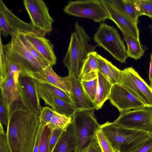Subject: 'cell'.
Returning <instances> with one entry per match:
<instances>
[{"mask_svg":"<svg viewBox=\"0 0 152 152\" xmlns=\"http://www.w3.org/2000/svg\"><path fill=\"white\" fill-rule=\"evenodd\" d=\"M5 58L8 72L10 71L12 73L15 81L17 84L20 74L22 71V69L17 63L9 59L5 56Z\"/></svg>","mask_w":152,"mask_h":152,"instance_id":"obj_37","label":"cell"},{"mask_svg":"<svg viewBox=\"0 0 152 152\" xmlns=\"http://www.w3.org/2000/svg\"><path fill=\"white\" fill-rule=\"evenodd\" d=\"M151 33H152V28H151Z\"/></svg>","mask_w":152,"mask_h":152,"instance_id":"obj_46","label":"cell"},{"mask_svg":"<svg viewBox=\"0 0 152 152\" xmlns=\"http://www.w3.org/2000/svg\"><path fill=\"white\" fill-rule=\"evenodd\" d=\"M97 59L99 71L112 85L119 83L121 70L98 54Z\"/></svg>","mask_w":152,"mask_h":152,"instance_id":"obj_20","label":"cell"},{"mask_svg":"<svg viewBox=\"0 0 152 152\" xmlns=\"http://www.w3.org/2000/svg\"><path fill=\"white\" fill-rule=\"evenodd\" d=\"M24 74L33 78L38 82L48 83L57 87L70 96L71 87L69 76L60 77L54 72L52 66L50 65L39 72Z\"/></svg>","mask_w":152,"mask_h":152,"instance_id":"obj_15","label":"cell"},{"mask_svg":"<svg viewBox=\"0 0 152 152\" xmlns=\"http://www.w3.org/2000/svg\"><path fill=\"white\" fill-rule=\"evenodd\" d=\"M142 15L152 18V2L151 0H134Z\"/></svg>","mask_w":152,"mask_h":152,"instance_id":"obj_33","label":"cell"},{"mask_svg":"<svg viewBox=\"0 0 152 152\" xmlns=\"http://www.w3.org/2000/svg\"><path fill=\"white\" fill-rule=\"evenodd\" d=\"M52 130L43 126L41 135L38 152H48L50 139Z\"/></svg>","mask_w":152,"mask_h":152,"instance_id":"obj_31","label":"cell"},{"mask_svg":"<svg viewBox=\"0 0 152 152\" xmlns=\"http://www.w3.org/2000/svg\"><path fill=\"white\" fill-rule=\"evenodd\" d=\"M23 3L37 33L44 36L52 31L54 21L45 3L42 0H24Z\"/></svg>","mask_w":152,"mask_h":152,"instance_id":"obj_8","label":"cell"},{"mask_svg":"<svg viewBox=\"0 0 152 152\" xmlns=\"http://www.w3.org/2000/svg\"><path fill=\"white\" fill-rule=\"evenodd\" d=\"M80 152H102L95 138L86 148Z\"/></svg>","mask_w":152,"mask_h":152,"instance_id":"obj_40","label":"cell"},{"mask_svg":"<svg viewBox=\"0 0 152 152\" xmlns=\"http://www.w3.org/2000/svg\"><path fill=\"white\" fill-rule=\"evenodd\" d=\"M24 36L26 45L30 53L35 59L41 65L43 69H44L50 66L49 63L39 53L26 37L25 35Z\"/></svg>","mask_w":152,"mask_h":152,"instance_id":"obj_32","label":"cell"},{"mask_svg":"<svg viewBox=\"0 0 152 152\" xmlns=\"http://www.w3.org/2000/svg\"><path fill=\"white\" fill-rule=\"evenodd\" d=\"M26 37L39 53L52 66L56 62L57 58L53 50V45L48 39L35 32L24 34Z\"/></svg>","mask_w":152,"mask_h":152,"instance_id":"obj_17","label":"cell"},{"mask_svg":"<svg viewBox=\"0 0 152 152\" xmlns=\"http://www.w3.org/2000/svg\"><path fill=\"white\" fill-rule=\"evenodd\" d=\"M0 96V122L7 127L9 118L8 107L1 92Z\"/></svg>","mask_w":152,"mask_h":152,"instance_id":"obj_34","label":"cell"},{"mask_svg":"<svg viewBox=\"0 0 152 152\" xmlns=\"http://www.w3.org/2000/svg\"><path fill=\"white\" fill-rule=\"evenodd\" d=\"M108 99L120 113L146 107L139 98L119 83L113 85Z\"/></svg>","mask_w":152,"mask_h":152,"instance_id":"obj_12","label":"cell"},{"mask_svg":"<svg viewBox=\"0 0 152 152\" xmlns=\"http://www.w3.org/2000/svg\"><path fill=\"white\" fill-rule=\"evenodd\" d=\"M146 107L152 106V89L132 67L121 70L119 82Z\"/></svg>","mask_w":152,"mask_h":152,"instance_id":"obj_9","label":"cell"},{"mask_svg":"<svg viewBox=\"0 0 152 152\" xmlns=\"http://www.w3.org/2000/svg\"><path fill=\"white\" fill-rule=\"evenodd\" d=\"M39 124V115L30 109L10 117L6 133L10 152H31Z\"/></svg>","mask_w":152,"mask_h":152,"instance_id":"obj_1","label":"cell"},{"mask_svg":"<svg viewBox=\"0 0 152 152\" xmlns=\"http://www.w3.org/2000/svg\"><path fill=\"white\" fill-rule=\"evenodd\" d=\"M81 81L86 94L90 99L94 103L98 84L97 77L92 79Z\"/></svg>","mask_w":152,"mask_h":152,"instance_id":"obj_28","label":"cell"},{"mask_svg":"<svg viewBox=\"0 0 152 152\" xmlns=\"http://www.w3.org/2000/svg\"><path fill=\"white\" fill-rule=\"evenodd\" d=\"M8 71L5 60V53L1 38L0 39V83L6 77Z\"/></svg>","mask_w":152,"mask_h":152,"instance_id":"obj_36","label":"cell"},{"mask_svg":"<svg viewBox=\"0 0 152 152\" xmlns=\"http://www.w3.org/2000/svg\"><path fill=\"white\" fill-rule=\"evenodd\" d=\"M95 139L102 152H116L100 128L96 132Z\"/></svg>","mask_w":152,"mask_h":152,"instance_id":"obj_30","label":"cell"},{"mask_svg":"<svg viewBox=\"0 0 152 152\" xmlns=\"http://www.w3.org/2000/svg\"><path fill=\"white\" fill-rule=\"evenodd\" d=\"M0 31L4 37L9 35L12 36L19 32L37 33L31 23L25 22L19 18L7 8L2 0H0Z\"/></svg>","mask_w":152,"mask_h":152,"instance_id":"obj_11","label":"cell"},{"mask_svg":"<svg viewBox=\"0 0 152 152\" xmlns=\"http://www.w3.org/2000/svg\"><path fill=\"white\" fill-rule=\"evenodd\" d=\"M122 2L125 15L132 22L137 24L138 18L142 15L134 0H122Z\"/></svg>","mask_w":152,"mask_h":152,"instance_id":"obj_26","label":"cell"},{"mask_svg":"<svg viewBox=\"0 0 152 152\" xmlns=\"http://www.w3.org/2000/svg\"><path fill=\"white\" fill-rule=\"evenodd\" d=\"M98 84L94 103L96 109H101L104 102L108 99L112 85L98 71L97 73Z\"/></svg>","mask_w":152,"mask_h":152,"instance_id":"obj_21","label":"cell"},{"mask_svg":"<svg viewBox=\"0 0 152 152\" xmlns=\"http://www.w3.org/2000/svg\"><path fill=\"white\" fill-rule=\"evenodd\" d=\"M64 130L56 129L52 131L49 140L48 152H52Z\"/></svg>","mask_w":152,"mask_h":152,"instance_id":"obj_39","label":"cell"},{"mask_svg":"<svg viewBox=\"0 0 152 152\" xmlns=\"http://www.w3.org/2000/svg\"><path fill=\"white\" fill-rule=\"evenodd\" d=\"M151 1L152 2V0H151Z\"/></svg>","mask_w":152,"mask_h":152,"instance_id":"obj_47","label":"cell"},{"mask_svg":"<svg viewBox=\"0 0 152 152\" xmlns=\"http://www.w3.org/2000/svg\"><path fill=\"white\" fill-rule=\"evenodd\" d=\"M100 128L116 152H132L152 136L148 132L124 128L107 121Z\"/></svg>","mask_w":152,"mask_h":152,"instance_id":"obj_3","label":"cell"},{"mask_svg":"<svg viewBox=\"0 0 152 152\" xmlns=\"http://www.w3.org/2000/svg\"><path fill=\"white\" fill-rule=\"evenodd\" d=\"M8 109L10 118L16 111L27 110L31 109L24 102L19 92L9 104Z\"/></svg>","mask_w":152,"mask_h":152,"instance_id":"obj_29","label":"cell"},{"mask_svg":"<svg viewBox=\"0 0 152 152\" xmlns=\"http://www.w3.org/2000/svg\"><path fill=\"white\" fill-rule=\"evenodd\" d=\"M64 11L68 15L90 19L96 22H103L110 17L102 0L70 1Z\"/></svg>","mask_w":152,"mask_h":152,"instance_id":"obj_7","label":"cell"},{"mask_svg":"<svg viewBox=\"0 0 152 152\" xmlns=\"http://www.w3.org/2000/svg\"><path fill=\"white\" fill-rule=\"evenodd\" d=\"M150 87L152 89V83L150 85Z\"/></svg>","mask_w":152,"mask_h":152,"instance_id":"obj_45","label":"cell"},{"mask_svg":"<svg viewBox=\"0 0 152 152\" xmlns=\"http://www.w3.org/2000/svg\"><path fill=\"white\" fill-rule=\"evenodd\" d=\"M109 2L117 10L119 11L123 12L122 0H108Z\"/></svg>","mask_w":152,"mask_h":152,"instance_id":"obj_43","label":"cell"},{"mask_svg":"<svg viewBox=\"0 0 152 152\" xmlns=\"http://www.w3.org/2000/svg\"><path fill=\"white\" fill-rule=\"evenodd\" d=\"M1 93L8 107L12 100L19 92L17 84L14 80L13 75L11 71H8L7 75L0 83Z\"/></svg>","mask_w":152,"mask_h":152,"instance_id":"obj_22","label":"cell"},{"mask_svg":"<svg viewBox=\"0 0 152 152\" xmlns=\"http://www.w3.org/2000/svg\"><path fill=\"white\" fill-rule=\"evenodd\" d=\"M43 125L39 124L37 130L34 144L31 152H38L39 147Z\"/></svg>","mask_w":152,"mask_h":152,"instance_id":"obj_42","label":"cell"},{"mask_svg":"<svg viewBox=\"0 0 152 152\" xmlns=\"http://www.w3.org/2000/svg\"><path fill=\"white\" fill-rule=\"evenodd\" d=\"M97 54L94 51L88 54L82 68L80 78L81 80H90L97 77L99 71Z\"/></svg>","mask_w":152,"mask_h":152,"instance_id":"obj_23","label":"cell"},{"mask_svg":"<svg viewBox=\"0 0 152 152\" xmlns=\"http://www.w3.org/2000/svg\"><path fill=\"white\" fill-rule=\"evenodd\" d=\"M132 152H152V136L145 143Z\"/></svg>","mask_w":152,"mask_h":152,"instance_id":"obj_41","label":"cell"},{"mask_svg":"<svg viewBox=\"0 0 152 152\" xmlns=\"http://www.w3.org/2000/svg\"><path fill=\"white\" fill-rule=\"evenodd\" d=\"M102 1L109 15V19L116 24L121 32L140 41L137 24L131 21L124 13L115 9L108 0H102Z\"/></svg>","mask_w":152,"mask_h":152,"instance_id":"obj_14","label":"cell"},{"mask_svg":"<svg viewBox=\"0 0 152 152\" xmlns=\"http://www.w3.org/2000/svg\"><path fill=\"white\" fill-rule=\"evenodd\" d=\"M17 86L19 93L26 104L39 115L42 107L38 93L37 81L21 73L18 78Z\"/></svg>","mask_w":152,"mask_h":152,"instance_id":"obj_13","label":"cell"},{"mask_svg":"<svg viewBox=\"0 0 152 152\" xmlns=\"http://www.w3.org/2000/svg\"><path fill=\"white\" fill-rule=\"evenodd\" d=\"M54 111L48 106L42 107L39 115V124L46 126L51 120Z\"/></svg>","mask_w":152,"mask_h":152,"instance_id":"obj_35","label":"cell"},{"mask_svg":"<svg viewBox=\"0 0 152 152\" xmlns=\"http://www.w3.org/2000/svg\"><path fill=\"white\" fill-rule=\"evenodd\" d=\"M94 39L97 46L102 47L121 63H126L128 57L127 50L115 28L102 23L94 34Z\"/></svg>","mask_w":152,"mask_h":152,"instance_id":"obj_5","label":"cell"},{"mask_svg":"<svg viewBox=\"0 0 152 152\" xmlns=\"http://www.w3.org/2000/svg\"><path fill=\"white\" fill-rule=\"evenodd\" d=\"M94 110H77L72 117L76 135L77 152H80L95 138L99 124L94 115Z\"/></svg>","mask_w":152,"mask_h":152,"instance_id":"obj_6","label":"cell"},{"mask_svg":"<svg viewBox=\"0 0 152 152\" xmlns=\"http://www.w3.org/2000/svg\"><path fill=\"white\" fill-rule=\"evenodd\" d=\"M113 122L120 127L152 134V106L121 113Z\"/></svg>","mask_w":152,"mask_h":152,"instance_id":"obj_10","label":"cell"},{"mask_svg":"<svg viewBox=\"0 0 152 152\" xmlns=\"http://www.w3.org/2000/svg\"><path fill=\"white\" fill-rule=\"evenodd\" d=\"M37 87L39 98L44 101L45 105L51 107L54 111L72 118L77 110L72 105L51 94L38 83Z\"/></svg>","mask_w":152,"mask_h":152,"instance_id":"obj_18","label":"cell"},{"mask_svg":"<svg viewBox=\"0 0 152 152\" xmlns=\"http://www.w3.org/2000/svg\"><path fill=\"white\" fill-rule=\"evenodd\" d=\"M90 37L78 23H75L67 50L63 62L68 69L69 75L79 79L84 63L89 53L95 51L97 45L89 44Z\"/></svg>","mask_w":152,"mask_h":152,"instance_id":"obj_2","label":"cell"},{"mask_svg":"<svg viewBox=\"0 0 152 152\" xmlns=\"http://www.w3.org/2000/svg\"><path fill=\"white\" fill-rule=\"evenodd\" d=\"M77 147L76 132L72 120L62 132L52 152H77Z\"/></svg>","mask_w":152,"mask_h":152,"instance_id":"obj_19","label":"cell"},{"mask_svg":"<svg viewBox=\"0 0 152 152\" xmlns=\"http://www.w3.org/2000/svg\"><path fill=\"white\" fill-rule=\"evenodd\" d=\"M37 81L39 85L51 94L73 105L70 96L62 90L48 83Z\"/></svg>","mask_w":152,"mask_h":152,"instance_id":"obj_27","label":"cell"},{"mask_svg":"<svg viewBox=\"0 0 152 152\" xmlns=\"http://www.w3.org/2000/svg\"><path fill=\"white\" fill-rule=\"evenodd\" d=\"M149 80L151 83H152V53L150 55V63L149 74Z\"/></svg>","mask_w":152,"mask_h":152,"instance_id":"obj_44","label":"cell"},{"mask_svg":"<svg viewBox=\"0 0 152 152\" xmlns=\"http://www.w3.org/2000/svg\"><path fill=\"white\" fill-rule=\"evenodd\" d=\"M3 48L5 57L21 67V73L26 74L36 73L43 69L28 48L24 34L19 32L12 36L11 41L3 45Z\"/></svg>","mask_w":152,"mask_h":152,"instance_id":"obj_4","label":"cell"},{"mask_svg":"<svg viewBox=\"0 0 152 152\" xmlns=\"http://www.w3.org/2000/svg\"><path fill=\"white\" fill-rule=\"evenodd\" d=\"M121 32L127 45L128 57L135 60L140 59L145 52V49L140 41L123 32Z\"/></svg>","mask_w":152,"mask_h":152,"instance_id":"obj_24","label":"cell"},{"mask_svg":"<svg viewBox=\"0 0 152 152\" xmlns=\"http://www.w3.org/2000/svg\"><path fill=\"white\" fill-rule=\"evenodd\" d=\"M70 83V96L73 106L77 110H94L95 103L88 97L83 87L81 81L74 76L69 75Z\"/></svg>","mask_w":152,"mask_h":152,"instance_id":"obj_16","label":"cell"},{"mask_svg":"<svg viewBox=\"0 0 152 152\" xmlns=\"http://www.w3.org/2000/svg\"><path fill=\"white\" fill-rule=\"evenodd\" d=\"M72 120V118L54 111L51 120L46 126L52 131L56 129H61L64 130Z\"/></svg>","mask_w":152,"mask_h":152,"instance_id":"obj_25","label":"cell"},{"mask_svg":"<svg viewBox=\"0 0 152 152\" xmlns=\"http://www.w3.org/2000/svg\"><path fill=\"white\" fill-rule=\"evenodd\" d=\"M0 152H10L7 135L1 123L0 124Z\"/></svg>","mask_w":152,"mask_h":152,"instance_id":"obj_38","label":"cell"}]
</instances>
